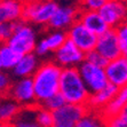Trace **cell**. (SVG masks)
<instances>
[{
	"instance_id": "1",
	"label": "cell",
	"mask_w": 127,
	"mask_h": 127,
	"mask_svg": "<svg viewBox=\"0 0 127 127\" xmlns=\"http://www.w3.org/2000/svg\"><path fill=\"white\" fill-rule=\"evenodd\" d=\"M61 73L62 69L54 62H46L39 65L38 70L31 78L38 105H41L45 101L59 94Z\"/></svg>"
},
{
	"instance_id": "2",
	"label": "cell",
	"mask_w": 127,
	"mask_h": 127,
	"mask_svg": "<svg viewBox=\"0 0 127 127\" xmlns=\"http://www.w3.org/2000/svg\"><path fill=\"white\" fill-rule=\"evenodd\" d=\"M59 93L68 104L76 105H87L91 96V93L80 77L78 68L62 69Z\"/></svg>"
},
{
	"instance_id": "3",
	"label": "cell",
	"mask_w": 127,
	"mask_h": 127,
	"mask_svg": "<svg viewBox=\"0 0 127 127\" xmlns=\"http://www.w3.org/2000/svg\"><path fill=\"white\" fill-rule=\"evenodd\" d=\"M21 56L27 54L34 53L37 46V34L35 31L29 23L24 21H18L14 23V32L9 40L6 42Z\"/></svg>"
},
{
	"instance_id": "4",
	"label": "cell",
	"mask_w": 127,
	"mask_h": 127,
	"mask_svg": "<svg viewBox=\"0 0 127 127\" xmlns=\"http://www.w3.org/2000/svg\"><path fill=\"white\" fill-rule=\"evenodd\" d=\"M60 3L55 1H29L23 2L22 21L34 24H48Z\"/></svg>"
},
{
	"instance_id": "5",
	"label": "cell",
	"mask_w": 127,
	"mask_h": 127,
	"mask_svg": "<svg viewBox=\"0 0 127 127\" xmlns=\"http://www.w3.org/2000/svg\"><path fill=\"white\" fill-rule=\"evenodd\" d=\"M78 71L91 94L100 92L109 85L103 68H100V66H96V65H93L84 61L78 66Z\"/></svg>"
},
{
	"instance_id": "6",
	"label": "cell",
	"mask_w": 127,
	"mask_h": 127,
	"mask_svg": "<svg viewBox=\"0 0 127 127\" xmlns=\"http://www.w3.org/2000/svg\"><path fill=\"white\" fill-rule=\"evenodd\" d=\"M66 38L85 55L92 50H95L97 42V35L91 32L79 21L74 22L66 31Z\"/></svg>"
},
{
	"instance_id": "7",
	"label": "cell",
	"mask_w": 127,
	"mask_h": 127,
	"mask_svg": "<svg viewBox=\"0 0 127 127\" xmlns=\"http://www.w3.org/2000/svg\"><path fill=\"white\" fill-rule=\"evenodd\" d=\"M98 14L109 29H117L126 22L127 2L117 0H106L100 8Z\"/></svg>"
},
{
	"instance_id": "8",
	"label": "cell",
	"mask_w": 127,
	"mask_h": 127,
	"mask_svg": "<svg viewBox=\"0 0 127 127\" xmlns=\"http://www.w3.org/2000/svg\"><path fill=\"white\" fill-rule=\"evenodd\" d=\"M88 111L87 105L65 104L61 109L54 111L52 127H77L78 123Z\"/></svg>"
},
{
	"instance_id": "9",
	"label": "cell",
	"mask_w": 127,
	"mask_h": 127,
	"mask_svg": "<svg viewBox=\"0 0 127 127\" xmlns=\"http://www.w3.org/2000/svg\"><path fill=\"white\" fill-rule=\"evenodd\" d=\"M7 96L14 100L22 108L37 105L34 88H33V83L31 78L18 79L15 83H12Z\"/></svg>"
},
{
	"instance_id": "10",
	"label": "cell",
	"mask_w": 127,
	"mask_h": 127,
	"mask_svg": "<svg viewBox=\"0 0 127 127\" xmlns=\"http://www.w3.org/2000/svg\"><path fill=\"white\" fill-rule=\"evenodd\" d=\"M80 7L74 5H60L53 17L48 23V27L53 31L66 32L74 22L78 21Z\"/></svg>"
},
{
	"instance_id": "11",
	"label": "cell",
	"mask_w": 127,
	"mask_h": 127,
	"mask_svg": "<svg viewBox=\"0 0 127 127\" xmlns=\"http://www.w3.org/2000/svg\"><path fill=\"white\" fill-rule=\"evenodd\" d=\"M85 61V54L78 49L71 41L66 40L55 52V64L61 69L78 68Z\"/></svg>"
},
{
	"instance_id": "12",
	"label": "cell",
	"mask_w": 127,
	"mask_h": 127,
	"mask_svg": "<svg viewBox=\"0 0 127 127\" xmlns=\"http://www.w3.org/2000/svg\"><path fill=\"white\" fill-rule=\"evenodd\" d=\"M95 50L101 56H103L108 62L121 56L118 35L115 29H109L106 32L97 37Z\"/></svg>"
},
{
	"instance_id": "13",
	"label": "cell",
	"mask_w": 127,
	"mask_h": 127,
	"mask_svg": "<svg viewBox=\"0 0 127 127\" xmlns=\"http://www.w3.org/2000/svg\"><path fill=\"white\" fill-rule=\"evenodd\" d=\"M108 83L121 89L127 86V57L119 56L108 62L104 68Z\"/></svg>"
},
{
	"instance_id": "14",
	"label": "cell",
	"mask_w": 127,
	"mask_h": 127,
	"mask_svg": "<svg viewBox=\"0 0 127 127\" xmlns=\"http://www.w3.org/2000/svg\"><path fill=\"white\" fill-rule=\"evenodd\" d=\"M66 40H68L66 32H64V31H52L45 38H42L40 41L37 42L34 54L37 56H45L50 52L55 53Z\"/></svg>"
},
{
	"instance_id": "15",
	"label": "cell",
	"mask_w": 127,
	"mask_h": 127,
	"mask_svg": "<svg viewBox=\"0 0 127 127\" xmlns=\"http://www.w3.org/2000/svg\"><path fill=\"white\" fill-rule=\"evenodd\" d=\"M23 2L15 0L0 1V24H13L22 20Z\"/></svg>"
},
{
	"instance_id": "16",
	"label": "cell",
	"mask_w": 127,
	"mask_h": 127,
	"mask_svg": "<svg viewBox=\"0 0 127 127\" xmlns=\"http://www.w3.org/2000/svg\"><path fill=\"white\" fill-rule=\"evenodd\" d=\"M118 92H119V89L117 87L109 84L104 89L95 93V94H91L88 103H87L88 110L101 112L115 98V96L118 94Z\"/></svg>"
},
{
	"instance_id": "17",
	"label": "cell",
	"mask_w": 127,
	"mask_h": 127,
	"mask_svg": "<svg viewBox=\"0 0 127 127\" xmlns=\"http://www.w3.org/2000/svg\"><path fill=\"white\" fill-rule=\"evenodd\" d=\"M78 21L97 37H100L101 34H103L104 32L109 30V27L102 20L98 12H91V10H81L80 9Z\"/></svg>"
},
{
	"instance_id": "18",
	"label": "cell",
	"mask_w": 127,
	"mask_h": 127,
	"mask_svg": "<svg viewBox=\"0 0 127 127\" xmlns=\"http://www.w3.org/2000/svg\"><path fill=\"white\" fill-rule=\"evenodd\" d=\"M39 68L38 56L34 53L27 54L21 56L17 64L13 69V74L18 79H24V78H32V76L35 73V71Z\"/></svg>"
},
{
	"instance_id": "19",
	"label": "cell",
	"mask_w": 127,
	"mask_h": 127,
	"mask_svg": "<svg viewBox=\"0 0 127 127\" xmlns=\"http://www.w3.org/2000/svg\"><path fill=\"white\" fill-rule=\"evenodd\" d=\"M22 106L9 96L0 97V123H12L21 111Z\"/></svg>"
},
{
	"instance_id": "20",
	"label": "cell",
	"mask_w": 127,
	"mask_h": 127,
	"mask_svg": "<svg viewBox=\"0 0 127 127\" xmlns=\"http://www.w3.org/2000/svg\"><path fill=\"white\" fill-rule=\"evenodd\" d=\"M38 104L28 108H22L18 115L12 121L14 127H41L37 121Z\"/></svg>"
},
{
	"instance_id": "21",
	"label": "cell",
	"mask_w": 127,
	"mask_h": 127,
	"mask_svg": "<svg viewBox=\"0 0 127 127\" xmlns=\"http://www.w3.org/2000/svg\"><path fill=\"white\" fill-rule=\"evenodd\" d=\"M127 104V86L124 88L119 89L118 94L115 96L111 102L101 111V115L104 117V119L110 118V117H115L120 113L125 105Z\"/></svg>"
},
{
	"instance_id": "22",
	"label": "cell",
	"mask_w": 127,
	"mask_h": 127,
	"mask_svg": "<svg viewBox=\"0 0 127 127\" xmlns=\"http://www.w3.org/2000/svg\"><path fill=\"white\" fill-rule=\"evenodd\" d=\"M21 59V55L15 52L9 45L0 44V62L2 70H13Z\"/></svg>"
},
{
	"instance_id": "23",
	"label": "cell",
	"mask_w": 127,
	"mask_h": 127,
	"mask_svg": "<svg viewBox=\"0 0 127 127\" xmlns=\"http://www.w3.org/2000/svg\"><path fill=\"white\" fill-rule=\"evenodd\" d=\"M77 127H105V119L100 112L88 110L79 120Z\"/></svg>"
},
{
	"instance_id": "24",
	"label": "cell",
	"mask_w": 127,
	"mask_h": 127,
	"mask_svg": "<svg viewBox=\"0 0 127 127\" xmlns=\"http://www.w3.org/2000/svg\"><path fill=\"white\" fill-rule=\"evenodd\" d=\"M65 104H66L65 100L63 98L62 95L59 93V94L54 95V96H52L50 98H48L47 101H45L40 106L44 108V109H46V110H48V111H50V112H54V111L61 109L63 105H65Z\"/></svg>"
},
{
	"instance_id": "25",
	"label": "cell",
	"mask_w": 127,
	"mask_h": 127,
	"mask_svg": "<svg viewBox=\"0 0 127 127\" xmlns=\"http://www.w3.org/2000/svg\"><path fill=\"white\" fill-rule=\"evenodd\" d=\"M37 121L41 127H52L53 125V113L48 110L38 105L37 108Z\"/></svg>"
},
{
	"instance_id": "26",
	"label": "cell",
	"mask_w": 127,
	"mask_h": 127,
	"mask_svg": "<svg viewBox=\"0 0 127 127\" xmlns=\"http://www.w3.org/2000/svg\"><path fill=\"white\" fill-rule=\"evenodd\" d=\"M116 32H117V35H118L121 55L127 57V23H124L123 25L117 28Z\"/></svg>"
},
{
	"instance_id": "27",
	"label": "cell",
	"mask_w": 127,
	"mask_h": 127,
	"mask_svg": "<svg viewBox=\"0 0 127 127\" xmlns=\"http://www.w3.org/2000/svg\"><path fill=\"white\" fill-rule=\"evenodd\" d=\"M85 62H88L93 65L100 66V68H105V65L108 64V61L104 59L103 56H101L96 50H92L85 55Z\"/></svg>"
},
{
	"instance_id": "28",
	"label": "cell",
	"mask_w": 127,
	"mask_h": 127,
	"mask_svg": "<svg viewBox=\"0 0 127 127\" xmlns=\"http://www.w3.org/2000/svg\"><path fill=\"white\" fill-rule=\"evenodd\" d=\"M12 86V80L10 77L5 72V71H0V97L1 96H6L8 94V91Z\"/></svg>"
},
{
	"instance_id": "29",
	"label": "cell",
	"mask_w": 127,
	"mask_h": 127,
	"mask_svg": "<svg viewBox=\"0 0 127 127\" xmlns=\"http://www.w3.org/2000/svg\"><path fill=\"white\" fill-rule=\"evenodd\" d=\"M104 0H86L81 2V10H91V12H98L100 8L104 5Z\"/></svg>"
},
{
	"instance_id": "30",
	"label": "cell",
	"mask_w": 127,
	"mask_h": 127,
	"mask_svg": "<svg viewBox=\"0 0 127 127\" xmlns=\"http://www.w3.org/2000/svg\"><path fill=\"white\" fill-rule=\"evenodd\" d=\"M14 32L13 24H0V44H6Z\"/></svg>"
},
{
	"instance_id": "31",
	"label": "cell",
	"mask_w": 127,
	"mask_h": 127,
	"mask_svg": "<svg viewBox=\"0 0 127 127\" xmlns=\"http://www.w3.org/2000/svg\"><path fill=\"white\" fill-rule=\"evenodd\" d=\"M105 127H127V119L120 115L105 119Z\"/></svg>"
},
{
	"instance_id": "32",
	"label": "cell",
	"mask_w": 127,
	"mask_h": 127,
	"mask_svg": "<svg viewBox=\"0 0 127 127\" xmlns=\"http://www.w3.org/2000/svg\"><path fill=\"white\" fill-rule=\"evenodd\" d=\"M119 115H120L121 117H124L125 119H127V104L124 106V108H123V110L120 111V113H119Z\"/></svg>"
},
{
	"instance_id": "33",
	"label": "cell",
	"mask_w": 127,
	"mask_h": 127,
	"mask_svg": "<svg viewBox=\"0 0 127 127\" xmlns=\"http://www.w3.org/2000/svg\"><path fill=\"white\" fill-rule=\"evenodd\" d=\"M0 127H14L13 123H0Z\"/></svg>"
},
{
	"instance_id": "34",
	"label": "cell",
	"mask_w": 127,
	"mask_h": 127,
	"mask_svg": "<svg viewBox=\"0 0 127 127\" xmlns=\"http://www.w3.org/2000/svg\"><path fill=\"white\" fill-rule=\"evenodd\" d=\"M2 70V68H1V62H0V71Z\"/></svg>"
},
{
	"instance_id": "35",
	"label": "cell",
	"mask_w": 127,
	"mask_h": 127,
	"mask_svg": "<svg viewBox=\"0 0 127 127\" xmlns=\"http://www.w3.org/2000/svg\"><path fill=\"white\" fill-rule=\"evenodd\" d=\"M125 23H127V16H126V22H125Z\"/></svg>"
}]
</instances>
